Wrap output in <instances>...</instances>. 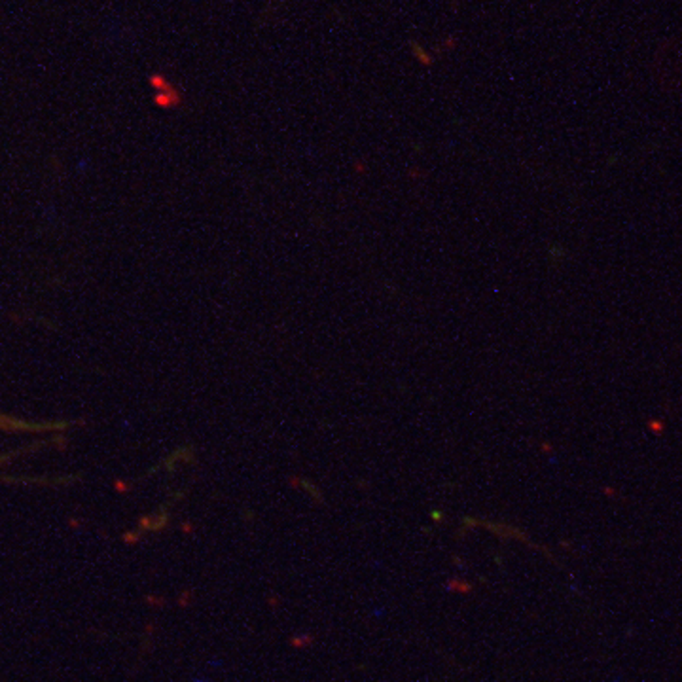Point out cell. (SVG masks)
Returning <instances> with one entry per match:
<instances>
[{
	"label": "cell",
	"instance_id": "cell-1",
	"mask_svg": "<svg viewBox=\"0 0 682 682\" xmlns=\"http://www.w3.org/2000/svg\"><path fill=\"white\" fill-rule=\"evenodd\" d=\"M652 74L669 93H682V34L660 44L652 61Z\"/></svg>",
	"mask_w": 682,
	"mask_h": 682
}]
</instances>
